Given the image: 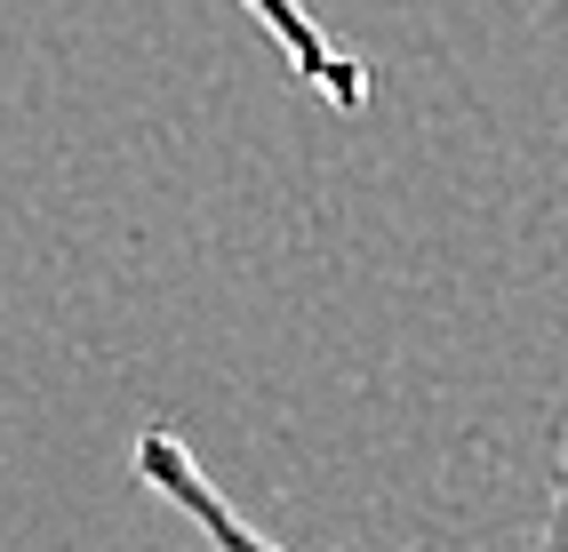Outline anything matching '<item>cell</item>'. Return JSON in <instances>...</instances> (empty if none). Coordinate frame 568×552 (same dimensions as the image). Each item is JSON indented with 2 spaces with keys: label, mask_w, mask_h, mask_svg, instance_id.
<instances>
[{
  "label": "cell",
  "mask_w": 568,
  "mask_h": 552,
  "mask_svg": "<svg viewBox=\"0 0 568 552\" xmlns=\"http://www.w3.org/2000/svg\"><path fill=\"white\" fill-rule=\"evenodd\" d=\"M136 481L153 489L176 521H193L216 552H281L264 529H248L241 512L224 504V489L201 472V457L184 449V432H169V425H144V432H136Z\"/></svg>",
  "instance_id": "obj_1"
},
{
  "label": "cell",
  "mask_w": 568,
  "mask_h": 552,
  "mask_svg": "<svg viewBox=\"0 0 568 552\" xmlns=\"http://www.w3.org/2000/svg\"><path fill=\"white\" fill-rule=\"evenodd\" d=\"M241 9L256 17V32L273 41V57L328 104V113H361V104L376 96V72H368L345 41H336V32L305 9V0H241Z\"/></svg>",
  "instance_id": "obj_2"
},
{
  "label": "cell",
  "mask_w": 568,
  "mask_h": 552,
  "mask_svg": "<svg viewBox=\"0 0 568 552\" xmlns=\"http://www.w3.org/2000/svg\"><path fill=\"white\" fill-rule=\"evenodd\" d=\"M528 552H568V400H560V432H552V481H545V521L528 536Z\"/></svg>",
  "instance_id": "obj_3"
}]
</instances>
